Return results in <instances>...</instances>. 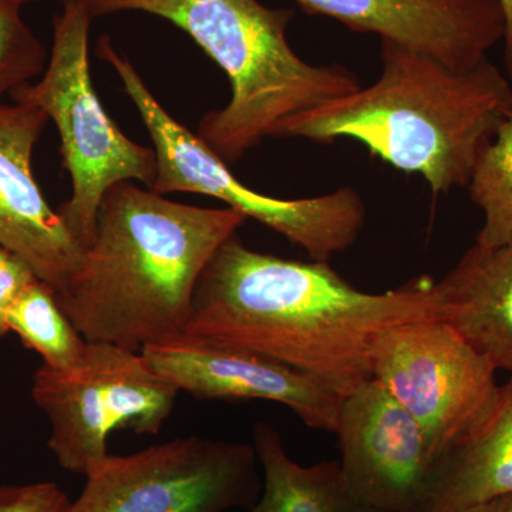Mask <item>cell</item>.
Masks as SVG:
<instances>
[{
	"mask_svg": "<svg viewBox=\"0 0 512 512\" xmlns=\"http://www.w3.org/2000/svg\"><path fill=\"white\" fill-rule=\"evenodd\" d=\"M468 187L471 200L484 212L476 245L493 249L512 241V113L478 157Z\"/></svg>",
	"mask_w": 512,
	"mask_h": 512,
	"instance_id": "18",
	"label": "cell"
},
{
	"mask_svg": "<svg viewBox=\"0 0 512 512\" xmlns=\"http://www.w3.org/2000/svg\"><path fill=\"white\" fill-rule=\"evenodd\" d=\"M421 319H441L430 276L363 292L329 262L261 254L234 234L205 268L183 333L271 357L343 399L372 379L376 336Z\"/></svg>",
	"mask_w": 512,
	"mask_h": 512,
	"instance_id": "1",
	"label": "cell"
},
{
	"mask_svg": "<svg viewBox=\"0 0 512 512\" xmlns=\"http://www.w3.org/2000/svg\"><path fill=\"white\" fill-rule=\"evenodd\" d=\"M20 2H22L23 5H25V3H28V2H37V0H20Z\"/></svg>",
	"mask_w": 512,
	"mask_h": 512,
	"instance_id": "24",
	"label": "cell"
},
{
	"mask_svg": "<svg viewBox=\"0 0 512 512\" xmlns=\"http://www.w3.org/2000/svg\"><path fill=\"white\" fill-rule=\"evenodd\" d=\"M9 332L42 357V365L60 372L79 365L86 353L87 340L60 308L55 291L40 279L26 286L13 303Z\"/></svg>",
	"mask_w": 512,
	"mask_h": 512,
	"instance_id": "17",
	"label": "cell"
},
{
	"mask_svg": "<svg viewBox=\"0 0 512 512\" xmlns=\"http://www.w3.org/2000/svg\"><path fill=\"white\" fill-rule=\"evenodd\" d=\"M370 373L417 420L436 458L483 423L501 387L495 367L443 319L382 330Z\"/></svg>",
	"mask_w": 512,
	"mask_h": 512,
	"instance_id": "9",
	"label": "cell"
},
{
	"mask_svg": "<svg viewBox=\"0 0 512 512\" xmlns=\"http://www.w3.org/2000/svg\"><path fill=\"white\" fill-rule=\"evenodd\" d=\"M158 376L198 400H266L305 426L335 433L342 397L271 357L180 333L141 350Z\"/></svg>",
	"mask_w": 512,
	"mask_h": 512,
	"instance_id": "11",
	"label": "cell"
},
{
	"mask_svg": "<svg viewBox=\"0 0 512 512\" xmlns=\"http://www.w3.org/2000/svg\"><path fill=\"white\" fill-rule=\"evenodd\" d=\"M93 18L143 12L173 23L224 70L231 100L205 114L197 136L227 164L272 137L282 121L355 93V73L342 64L306 63L286 39L293 9L258 0H87Z\"/></svg>",
	"mask_w": 512,
	"mask_h": 512,
	"instance_id": "4",
	"label": "cell"
},
{
	"mask_svg": "<svg viewBox=\"0 0 512 512\" xmlns=\"http://www.w3.org/2000/svg\"><path fill=\"white\" fill-rule=\"evenodd\" d=\"M340 467L357 497L379 512H417L433 448L412 414L375 379L343 397L338 429Z\"/></svg>",
	"mask_w": 512,
	"mask_h": 512,
	"instance_id": "10",
	"label": "cell"
},
{
	"mask_svg": "<svg viewBox=\"0 0 512 512\" xmlns=\"http://www.w3.org/2000/svg\"><path fill=\"white\" fill-rule=\"evenodd\" d=\"M50 424L47 447L59 466L87 476L109 456L113 431L156 436L173 413L178 390L137 350L87 342L79 365L53 370L40 365L30 387Z\"/></svg>",
	"mask_w": 512,
	"mask_h": 512,
	"instance_id": "7",
	"label": "cell"
},
{
	"mask_svg": "<svg viewBox=\"0 0 512 512\" xmlns=\"http://www.w3.org/2000/svg\"><path fill=\"white\" fill-rule=\"evenodd\" d=\"M96 53L116 70L153 140L157 177L151 191L160 195L192 192L224 201L247 220L252 218L305 249L312 261L329 262L355 244L365 227L366 207L353 188L299 200H282L251 190L205 141L161 106L109 36L100 37Z\"/></svg>",
	"mask_w": 512,
	"mask_h": 512,
	"instance_id": "6",
	"label": "cell"
},
{
	"mask_svg": "<svg viewBox=\"0 0 512 512\" xmlns=\"http://www.w3.org/2000/svg\"><path fill=\"white\" fill-rule=\"evenodd\" d=\"M505 494H512V376L483 423L436 458L417 512H463Z\"/></svg>",
	"mask_w": 512,
	"mask_h": 512,
	"instance_id": "15",
	"label": "cell"
},
{
	"mask_svg": "<svg viewBox=\"0 0 512 512\" xmlns=\"http://www.w3.org/2000/svg\"><path fill=\"white\" fill-rule=\"evenodd\" d=\"M247 218L232 208L180 204L130 181L101 201L97 234L56 293L87 342L141 352L180 335L205 268Z\"/></svg>",
	"mask_w": 512,
	"mask_h": 512,
	"instance_id": "2",
	"label": "cell"
},
{
	"mask_svg": "<svg viewBox=\"0 0 512 512\" xmlns=\"http://www.w3.org/2000/svg\"><path fill=\"white\" fill-rule=\"evenodd\" d=\"M252 440L264 483L249 512H379L350 488L339 460L301 466L288 456L275 427L264 421L255 424Z\"/></svg>",
	"mask_w": 512,
	"mask_h": 512,
	"instance_id": "16",
	"label": "cell"
},
{
	"mask_svg": "<svg viewBox=\"0 0 512 512\" xmlns=\"http://www.w3.org/2000/svg\"><path fill=\"white\" fill-rule=\"evenodd\" d=\"M441 319L450 323L495 370L512 376V241L474 244L437 282Z\"/></svg>",
	"mask_w": 512,
	"mask_h": 512,
	"instance_id": "14",
	"label": "cell"
},
{
	"mask_svg": "<svg viewBox=\"0 0 512 512\" xmlns=\"http://www.w3.org/2000/svg\"><path fill=\"white\" fill-rule=\"evenodd\" d=\"M504 16V63L512 82V0H497Z\"/></svg>",
	"mask_w": 512,
	"mask_h": 512,
	"instance_id": "22",
	"label": "cell"
},
{
	"mask_svg": "<svg viewBox=\"0 0 512 512\" xmlns=\"http://www.w3.org/2000/svg\"><path fill=\"white\" fill-rule=\"evenodd\" d=\"M47 123L45 111L33 104L0 103V247L59 292L79 268L84 249L33 175V150Z\"/></svg>",
	"mask_w": 512,
	"mask_h": 512,
	"instance_id": "12",
	"label": "cell"
},
{
	"mask_svg": "<svg viewBox=\"0 0 512 512\" xmlns=\"http://www.w3.org/2000/svg\"><path fill=\"white\" fill-rule=\"evenodd\" d=\"M463 512H512V494L500 495Z\"/></svg>",
	"mask_w": 512,
	"mask_h": 512,
	"instance_id": "23",
	"label": "cell"
},
{
	"mask_svg": "<svg viewBox=\"0 0 512 512\" xmlns=\"http://www.w3.org/2000/svg\"><path fill=\"white\" fill-rule=\"evenodd\" d=\"M35 279L39 278L25 261L8 249L0 247V339L10 333L9 313L13 303Z\"/></svg>",
	"mask_w": 512,
	"mask_h": 512,
	"instance_id": "21",
	"label": "cell"
},
{
	"mask_svg": "<svg viewBox=\"0 0 512 512\" xmlns=\"http://www.w3.org/2000/svg\"><path fill=\"white\" fill-rule=\"evenodd\" d=\"M20 0H0V103L45 72L46 47L22 18Z\"/></svg>",
	"mask_w": 512,
	"mask_h": 512,
	"instance_id": "19",
	"label": "cell"
},
{
	"mask_svg": "<svg viewBox=\"0 0 512 512\" xmlns=\"http://www.w3.org/2000/svg\"><path fill=\"white\" fill-rule=\"evenodd\" d=\"M254 446L191 436L107 456L66 512H227L262 491Z\"/></svg>",
	"mask_w": 512,
	"mask_h": 512,
	"instance_id": "8",
	"label": "cell"
},
{
	"mask_svg": "<svg viewBox=\"0 0 512 512\" xmlns=\"http://www.w3.org/2000/svg\"><path fill=\"white\" fill-rule=\"evenodd\" d=\"M53 18V45L42 79L10 93L55 121L72 197L60 205V218L83 249L97 234L104 194L114 184L140 181L151 190L157 177L154 148L140 146L117 127L97 97L90 74L89 39L93 15L87 0H62Z\"/></svg>",
	"mask_w": 512,
	"mask_h": 512,
	"instance_id": "5",
	"label": "cell"
},
{
	"mask_svg": "<svg viewBox=\"0 0 512 512\" xmlns=\"http://www.w3.org/2000/svg\"><path fill=\"white\" fill-rule=\"evenodd\" d=\"M379 80L295 114L272 137L359 141L372 156L421 175L434 194L466 187L478 157L512 113V86L490 60L467 72L382 40Z\"/></svg>",
	"mask_w": 512,
	"mask_h": 512,
	"instance_id": "3",
	"label": "cell"
},
{
	"mask_svg": "<svg viewBox=\"0 0 512 512\" xmlns=\"http://www.w3.org/2000/svg\"><path fill=\"white\" fill-rule=\"evenodd\" d=\"M70 500L56 483L2 485L0 512H66Z\"/></svg>",
	"mask_w": 512,
	"mask_h": 512,
	"instance_id": "20",
	"label": "cell"
},
{
	"mask_svg": "<svg viewBox=\"0 0 512 512\" xmlns=\"http://www.w3.org/2000/svg\"><path fill=\"white\" fill-rule=\"evenodd\" d=\"M309 15L328 16L357 33L440 60L467 72L504 37L497 0H293Z\"/></svg>",
	"mask_w": 512,
	"mask_h": 512,
	"instance_id": "13",
	"label": "cell"
}]
</instances>
